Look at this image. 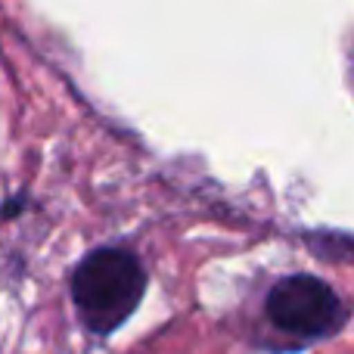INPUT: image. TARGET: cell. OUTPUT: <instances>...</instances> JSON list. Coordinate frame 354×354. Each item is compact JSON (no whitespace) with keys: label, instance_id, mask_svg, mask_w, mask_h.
<instances>
[{"label":"cell","instance_id":"cell-1","mask_svg":"<svg viewBox=\"0 0 354 354\" xmlns=\"http://www.w3.org/2000/svg\"><path fill=\"white\" fill-rule=\"evenodd\" d=\"M147 292V270L128 249H97L75 268L72 299L81 324L97 336L115 333Z\"/></svg>","mask_w":354,"mask_h":354},{"label":"cell","instance_id":"cell-2","mask_svg":"<svg viewBox=\"0 0 354 354\" xmlns=\"http://www.w3.org/2000/svg\"><path fill=\"white\" fill-rule=\"evenodd\" d=\"M264 311L280 336H292L299 342L333 336L345 324V308L336 289L311 274H292L280 280L268 292Z\"/></svg>","mask_w":354,"mask_h":354}]
</instances>
